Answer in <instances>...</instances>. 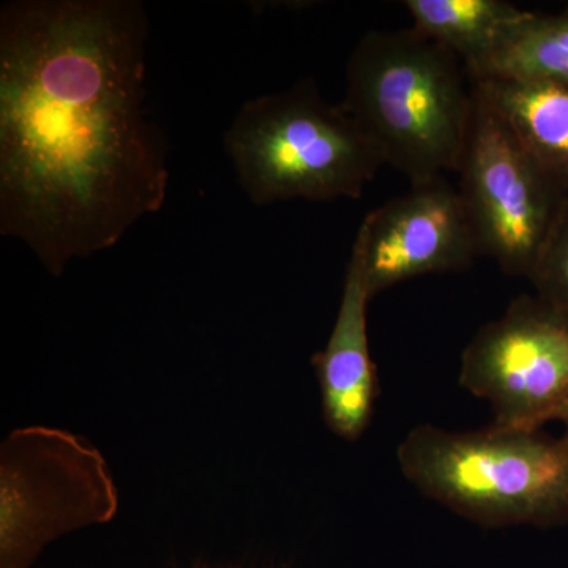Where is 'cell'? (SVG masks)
Wrapping results in <instances>:
<instances>
[{
    "mask_svg": "<svg viewBox=\"0 0 568 568\" xmlns=\"http://www.w3.org/2000/svg\"><path fill=\"white\" fill-rule=\"evenodd\" d=\"M138 0H13L0 9V234L51 275L162 211L166 141L145 111Z\"/></svg>",
    "mask_w": 568,
    "mask_h": 568,
    "instance_id": "1",
    "label": "cell"
},
{
    "mask_svg": "<svg viewBox=\"0 0 568 568\" xmlns=\"http://www.w3.org/2000/svg\"><path fill=\"white\" fill-rule=\"evenodd\" d=\"M462 61L416 29L365 33L351 52L342 106L384 164L413 186L458 173L474 111Z\"/></svg>",
    "mask_w": 568,
    "mask_h": 568,
    "instance_id": "2",
    "label": "cell"
},
{
    "mask_svg": "<svg viewBox=\"0 0 568 568\" xmlns=\"http://www.w3.org/2000/svg\"><path fill=\"white\" fill-rule=\"evenodd\" d=\"M422 495L485 528L568 523V437L491 425L410 429L396 450Z\"/></svg>",
    "mask_w": 568,
    "mask_h": 568,
    "instance_id": "3",
    "label": "cell"
},
{
    "mask_svg": "<svg viewBox=\"0 0 568 568\" xmlns=\"http://www.w3.org/2000/svg\"><path fill=\"white\" fill-rule=\"evenodd\" d=\"M239 185L256 205L358 200L383 156L313 81L242 104L223 134Z\"/></svg>",
    "mask_w": 568,
    "mask_h": 568,
    "instance_id": "4",
    "label": "cell"
},
{
    "mask_svg": "<svg viewBox=\"0 0 568 568\" xmlns=\"http://www.w3.org/2000/svg\"><path fill=\"white\" fill-rule=\"evenodd\" d=\"M118 507L95 447L62 429H14L0 448V568H31L54 538L111 521Z\"/></svg>",
    "mask_w": 568,
    "mask_h": 568,
    "instance_id": "5",
    "label": "cell"
},
{
    "mask_svg": "<svg viewBox=\"0 0 568 568\" xmlns=\"http://www.w3.org/2000/svg\"><path fill=\"white\" fill-rule=\"evenodd\" d=\"M458 174L459 196L480 253L504 274L529 280L568 190L526 151L476 89Z\"/></svg>",
    "mask_w": 568,
    "mask_h": 568,
    "instance_id": "6",
    "label": "cell"
},
{
    "mask_svg": "<svg viewBox=\"0 0 568 568\" xmlns=\"http://www.w3.org/2000/svg\"><path fill=\"white\" fill-rule=\"evenodd\" d=\"M459 384L485 399L504 428L540 429L568 410V316L521 295L470 339Z\"/></svg>",
    "mask_w": 568,
    "mask_h": 568,
    "instance_id": "7",
    "label": "cell"
},
{
    "mask_svg": "<svg viewBox=\"0 0 568 568\" xmlns=\"http://www.w3.org/2000/svg\"><path fill=\"white\" fill-rule=\"evenodd\" d=\"M354 245L372 298L418 276L465 271L481 254L465 203L444 178L369 212Z\"/></svg>",
    "mask_w": 568,
    "mask_h": 568,
    "instance_id": "8",
    "label": "cell"
},
{
    "mask_svg": "<svg viewBox=\"0 0 568 568\" xmlns=\"http://www.w3.org/2000/svg\"><path fill=\"white\" fill-rule=\"evenodd\" d=\"M369 301L361 253L353 245L334 328L327 345L313 357L325 425L349 443L361 439L372 424L379 390L369 353Z\"/></svg>",
    "mask_w": 568,
    "mask_h": 568,
    "instance_id": "9",
    "label": "cell"
},
{
    "mask_svg": "<svg viewBox=\"0 0 568 568\" xmlns=\"http://www.w3.org/2000/svg\"><path fill=\"white\" fill-rule=\"evenodd\" d=\"M473 84L526 151L568 190V89L504 78Z\"/></svg>",
    "mask_w": 568,
    "mask_h": 568,
    "instance_id": "10",
    "label": "cell"
},
{
    "mask_svg": "<svg viewBox=\"0 0 568 568\" xmlns=\"http://www.w3.org/2000/svg\"><path fill=\"white\" fill-rule=\"evenodd\" d=\"M414 28L454 52L473 77L530 11L506 0H405Z\"/></svg>",
    "mask_w": 568,
    "mask_h": 568,
    "instance_id": "11",
    "label": "cell"
},
{
    "mask_svg": "<svg viewBox=\"0 0 568 568\" xmlns=\"http://www.w3.org/2000/svg\"><path fill=\"white\" fill-rule=\"evenodd\" d=\"M504 78L568 89V11L518 22L470 81Z\"/></svg>",
    "mask_w": 568,
    "mask_h": 568,
    "instance_id": "12",
    "label": "cell"
},
{
    "mask_svg": "<svg viewBox=\"0 0 568 568\" xmlns=\"http://www.w3.org/2000/svg\"><path fill=\"white\" fill-rule=\"evenodd\" d=\"M529 280L538 298L568 316V196Z\"/></svg>",
    "mask_w": 568,
    "mask_h": 568,
    "instance_id": "13",
    "label": "cell"
},
{
    "mask_svg": "<svg viewBox=\"0 0 568 568\" xmlns=\"http://www.w3.org/2000/svg\"><path fill=\"white\" fill-rule=\"evenodd\" d=\"M560 422H562L564 428H566V432H564V436L568 437V410L566 416H564L562 420Z\"/></svg>",
    "mask_w": 568,
    "mask_h": 568,
    "instance_id": "14",
    "label": "cell"
}]
</instances>
